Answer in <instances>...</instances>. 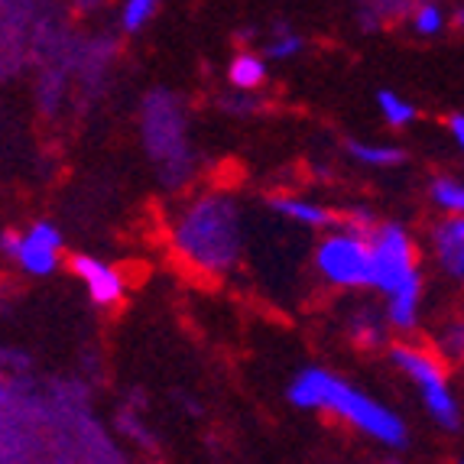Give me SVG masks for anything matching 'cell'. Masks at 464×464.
<instances>
[{
    "label": "cell",
    "mask_w": 464,
    "mask_h": 464,
    "mask_svg": "<svg viewBox=\"0 0 464 464\" xmlns=\"http://www.w3.org/2000/svg\"><path fill=\"white\" fill-rule=\"evenodd\" d=\"M289 402L299 410H334L338 416L351 419L361 432L373 435L383 445H402L406 441V426L402 419L393 416L387 406H380L371 396L357 393L351 383L332 377L328 371H305L293 380L289 387Z\"/></svg>",
    "instance_id": "6da1fadb"
},
{
    "label": "cell",
    "mask_w": 464,
    "mask_h": 464,
    "mask_svg": "<svg viewBox=\"0 0 464 464\" xmlns=\"http://www.w3.org/2000/svg\"><path fill=\"white\" fill-rule=\"evenodd\" d=\"M179 244L205 266H227L237 254V225L227 201L205 198L179 227Z\"/></svg>",
    "instance_id": "7a4b0ae2"
},
{
    "label": "cell",
    "mask_w": 464,
    "mask_h": 464,
    "mask_svg": "<svg viewBox=\"0 0 464 464\" xmlns=\"http://www.w3.org/2000/svg\"><path fill=\"white\" fill-rule=\"evenodd\" d=\"M393 361L416 380V387H419V393H422V400H426L429 412L439 419L441 426L455 429L458 402H455V396H451L449 383H445V373L439 371V364H435L432 357H426L422 351H412V348H396Z\"/></svg>",
    "instance_id": "3957f363"
},
{
    "label": "cell",
    "mask_w": 464,
    "mask_h": 464,
    "mask_svg": "<svg viewBox=\"0 0 464 464\" xmlns=\"http://www.w3.org/2000/svg\"><path fill=\"white\" fill-rule=\"evenodd\" d=\"M371 247V270H373V286H380L383 293L400 289L410 276H416V264H412V244L406 237V231L396 225L380 227Z\"/></svg>",
    "instance_id": "277c9868"
},
{
    "label": "cell",
    "mask_w": 464,
    "mask_h": 464,
    "mask_svg": "<svg viewBox=\"0 0 464 464\" xmlns=\"http://www.w3.org/2000/svg\"><path fill=\"white\" fill-rule=\"evenodd\" d=\"M318 270L325 273L332 283H341V286H371L373 270L367 240L351 237V234L328 237L318 247Z\"/></svg>",
    "instance_id": "5b68a950"
},
{
    "label": "cell",
    "mask_w": 464,
    "mask_h": 464,
    "mask_svg": "<svg viewBox=\"0 0 464 464\" xmlns=\"http://www.w3.org/2000/svg\"><path fill=\"white\" fill-rule=\"evenodd\" d=\"M0 247L7 250L10 256L20 260L26 273H36V276H46L59 264V247H63V234L55 231L53 225H36L30 234L16 237V234H4Z\"/></svg>",
    "instance_id": "8992f818"
},
{
    "label": "cell",
    "mask_w": 464,
    "mask_h": 464,
    "mask_svg": "<svg viewBox=\"0 0 464 464\" xmlns=\"http://www.w3.org/2000/svg\"><path fill=\"white\" fill-rule=\"evenodd\" d=\"M75 273L85 283L88 295H92L98 305H114L121 295H124V279L121 273L111 270L108 264H101L94 256H75Z\"/></svg>",
    "instance_id": "52a82bcc"
},
{
    "label": "cell",
    "mask_w": 464,
    "mask_h": 464,
    "mask_svg": "<svg viewBox=\"0 0 464 464\" xmlns=\"http://www.w3.org/2000/svg\"><path fill=\"white\" fill-rule=\"evenodd\" d=\"M435 247H439L441 266L451 273L455 279L464 276V225L461 218H451L439 227L435 234Z\"/></svg>",
    "instance_id": "ba28073f"
},
{
    "label": "cell",
    "mask_w": 464,
    "mask_h": 464,
    "mask_svg": "<svg viewBox=\"0 0 464 464\" xmlns=\"http://www.w3.org/2000/svg\"><path fill=\"white\" fill-rule=\"evenodd\" d=\"M419 295H422L419 273L406 279L400 289H393V293H390V322H393L396 328H412V325H416Z\"/></svg>",
    "instance_id": "9c48e42d"
},
{
    "label": "cell",
    "mask_w": 464,
    "mask_h": 464,
    "mask_svg": "<svg viewBox=\"0 0 464 464\" xmlns=\"http://www.w3.org/2000/svg\"><path fill=\"white\" fill-rule=\"evenodd\" d=\"M273 208H276L279 215H286V218H293V221H299V225H305V227H328V225H332V215H328L325 208L312 205V201L276 198V201H273Z\"/></svg>",
    "instance_id": "30bf717a"
},
{
    "label": "cell",
    "mask_w": 464,
    "mask_h": 464,
    "mask_svg": "<svg viewBox=\"0 0 464 464\" xmlns=\"http://www.w3.org/2000/svg\"><path fill=\"white\" fill-rule=\"evenodd\" d=\"M231 82L237 88H260L266 82V65L256 55H237L231 63Z\"/></svg>",
    "instance_id": "8fae6325"
},
{
    "label": "cell",
    "mask_w": 464,
    "mask_h": 464,
    "mask_svg": "<svg viewBox=\"0 0 464 464\" xmlns=\"http://www.w3.org/2000/svg\"><path fill=\"white\" fill-rule=\"evenodd\" d=\"M377 104H380V111H383V117H387L393 127H406L412 117H416V108H412L410 101L396 98L393 92H380Z\"/></svg>",
    "instance_id": "7c38bea8"
},
{
    "label": "cell",
    "mask_w": 464,
    "mask_h": 464,
    "mask_svg": "<svg viewBox=\"0 0 464 464\" xmlns=\"http://www.w3.org/2000/svg\"><path fill=\"white\" fill-rule=\"evenodd\" d=\"M351 153L367 166H396L402 163V150L396 147H367V143H351Z\"/></svg>",
    "instance_id": "4fadbf2b"
},
{
    "label": "cell",
    "mask_w": 464,
    "mask_h": 464,
    "mask_svg": "<svg viewBox=\"0 0 464 464\" xmlns=\"http://www.w3.org/2000/svg\"><path fill=\"white\" fill-rule=\"evenodd\" d=\"M432 198L439 201L441 208L461 211L464 208V188H461V182H455V179H439V182L432 186Z\"/></svg>",
    "instance_id": "5bb4252c"
},
{
    "label": "cell",
    "mask_w": 464,
    "mask_h": 464,
    "mask_svg": "<svg viewBox=\"0 0 464 464\" xmlns=\"http://www.w3.org/2000/svg\"><path fill=\"white\" fill-rule=\"evenodd\" d=\"M153 14H156L153 0H130V4L124 7V30H130V33L143 30V26H147V20Z\"/></svg>",
    "instance_id": "9a60e30c"
},
{
    "label": "cell",
    "mask_w": 464,
    "mask_h": 464,
    "mask_svg": "<svg viewBox=\"0 0 464 464\" xmlns=\"http://www.w3.org/2000/svg\"><path fill=\"white\" fill-rule=\"evenodd\" d=\"M441 26H445V16H441L439 7H422L416 14V30L422 33V36H435V33H441Z\"/></svg>",
    "instance_id": "2e32d148"
},
{
    "label": "cell",
    "mask_w": 464,
    "mask_h": 464,
    "mask_svg": "<svg viewBox=\"0 0 464 464\" xmlns=\"http://www.w3.org/2000/svg\"><path fill=\"white\" fill-rule=\"evenodd\" d=\"M299 36H279V39H273L270 43V49L266 53L273 55V59H289V55H295L299 53Z\"/></svg>",
    "instance_id": "e0dca14e"
},
{
    "label": "cell",
    "mask_w": 464,
    "mask_h": 464,
    "mask_svg": "<svg viewBox=\"0 0 464 464\" xmlns=\"http://www.w3.org/2000/svg\"><path fill=\"white\" fill-rule=\"evenodd\" d=\"M371 225H373V218H371V211H354V215L348 218V227H351V237H361L364 240V234L371 231Z\"/></svg>",
    "instance_id": "ac0fdd59"
},
{
    "label": "cell",
    "mask_w": 464,
    "mask_h": 464,
    "mask_svg": "<svg viewBox=\"0 0 464 464\" xmlns=\"http://www.w3.org/2000/svg\"><path fill=\"white\" fill-rule=\"evenodd\" d=\"M449 124H451V137H455V143H464V117L455 114Z\"/></svg>",
    "instance_id": "d6986e66"
},
{
    "label": "cell",
    "mask_w": 464,
    "mask_h": 464,
    "mask_svg": "<svg viewBox=\"0 0 464 464\" xmlns=\"http://www.w3.org/2000/svg\"><path fill=\"white\" fill-rule=\"evenodd\" d=\"M7 400V387H4V380H0V402Z\"/></svg>",
    "instance_id": "ffe728a7"
}]
</instances>
